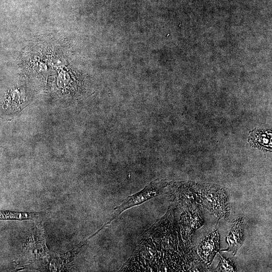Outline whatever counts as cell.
Wrapping results in <instances>:
<instances>
[{
	"label": "cell",
	"instance_id": "cell-5",
	"mask_svg": "<svg viewBox=\"0 0 272 272\" xmlns=\"http://www.w3.org/2000/svg\"><path fill=\"white\" fill-rule=\"evenodd\" d=\"M221 260L216 270L218 271H236V267L234 262L229 258H226L220 255Z\"/></svg>",
	"mask_w": 272,
	"mask_h": 272
},
{
	"label": "cell",
	"instance_id": "cell-1",
	"mask_svg": "<svg viewBox=\"0 0 272 272\" xmlns=\"http://www.w3.org/2000/svg\"><path fill=\"white\" fill-rule=\"evenodd\" d=\"M165 186V182L155 180L146 186L142 190L128 196L120 206L114 209L110 219L107 222L106 225H108L126 210L160 195Z\"/></svg>",
	"mask_w": 272,
	"mask_h": 272
},
{
	"label": "cell",
	"instance_id": "cell-4",
	"mask_svg": "<svg viewBox=\"0 0 272 272\" xmlns=\"http://www.w3.org/2000/svg\"><path fill=\"white\" fill-rule=\"evenodd\" d=\"M46 215V212H16L0 211V220H36Z\"/></svg>",
	"mask_w": 272,
	"mask_h": 272
},
{
	"label": "cell",
	"instance_id": "cell-3",
	"mask_svg": "<svg viewBox=\"0 0 272 272\" xmlns=\"http://www.w3.org/2000/svg\"><path fill=\"white\" fill-rule=\"evenodd\" d=\"M226 240L228 246L227 248L221 251L232 252L235 255L245 240L242 218H239L234 221L229 234L226 236Z\"/></svg>",
	"mask_w": 272,
	"mask_h": 272
},
{
	"label": "cell",
	"instance_id": "cell-2",
	"mask_svg": "<svg viewBox=\"0 0 272 272\" xmlns=\"http://www.w3.org/2000/svg\"><path fill=\"white\" fill-rule=\"evenodd\" d=\"M220 249V239L216 229L199 244L198 252L200 256L208 264H210Z\"/></svg>",
	"mask_w": 272,
	"mask_h": 272
}]
</instances>
